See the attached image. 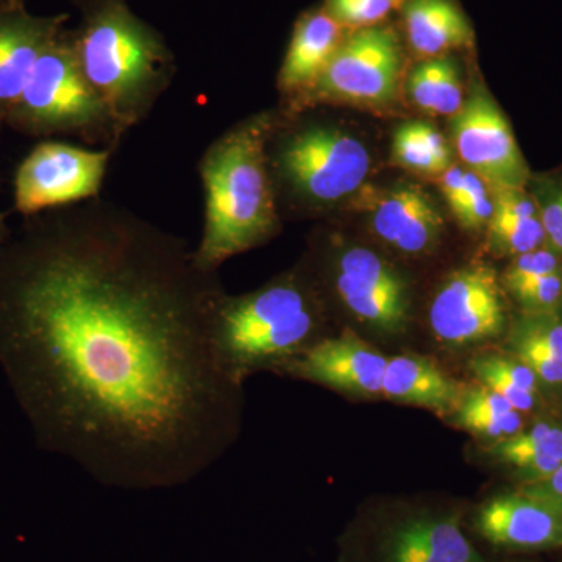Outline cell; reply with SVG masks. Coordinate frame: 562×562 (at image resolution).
Masks as SVG:
<instances>
[{"label": "cell", "mask_w": 562, "mask_h": 562, "mask_svg": "<svg viewBox=\"0 0 562 562\" xmlns=\"http://www.w3.org/2000/svg\"><path fill=\"white\" fill-rule=\"evenodd\" d=\"M394 157L405 168L414 171L439 173L446 172L441 162L422 146L417 136L414 135L412 124L406 122L394 135Z\"/></svg>", "instance_id": "cell-27"}, {"label": "cell", "mask_w": 562, "mask_h": 562, "mask_svg": "<svg viewBox=\"0 0 562 562\" xmlns=\"http://www.w3.org/2000/svg\"><path fill=\"white\" fill-rule=\"evenodd\" d=\"M522 492L549 503L562 513V464L546 479L536 480V482L528 484Z\"/></svg>", "instance_id": "cell-33"}, {"label": "cell", "mask_w": 562, "mask_h": 562, "mask_svg": "<svg viewBox=\"0 0 562 562\" xmlns=\"http://www.w3.org/2000/svg\"><path fill=\"white\" fill-rule=\"evenodd\" d=\"M401 11L409 47L427 60L472 46L471 21L454 0H405Z\"/></svg>", "instance_id": "cell-18"}, {"label": "cell", "mask_w": 562, "mask_h": 562, "mask_svg": "<svg viewBox=\"0 0 562 562\" xmlns=\"http://www.w3.org/2000/svg\"><path fill=\"white\" fill-rule=\"evenodd\" d=\"M333 281L355 316L383 331H401L408 321V292L402 277L379 255L351 247L336 258Z\"/></svg>", "instance_id": "cell-11"}, {"label": "cell", "mask_w": 562, "mask_h": 562, "mask_svg": "<svg viewBox=\"0 0 562 562\" xmlns=\"http://www.w3.org/2000/svg\"><path fill=\"white\" fill-rule=\"evenodd\" d=\"M382 394L392 401L436 412H454L464 390L435 362L416 355H403L387 358Z\"/></svg>", "instance_id": "cell-19"}, {"label": "cell", "mask_w": 562, "mask_h": 562, "mask_svg": "<svg viewBox=\"0 0 562 562\" xmlns=\"http://www.w3.org/2000/svg\"><path fill=\"white\" fill-rule=\"evenodd\" d=\"M509 349L522 364L527 366L536 379L549 384L562 383V357L553 351L530 346V344H509Z\"/></svg>", "instance_id": "cell-29"}, {"label": "cell", "mask_w": 562, "mask_h": 562, "mask_svg": "<svg viewBox=\"0 0 562 562\" xmlns=\"http://www.w3.org/2000/svg\"><path fill=\"white\" fill-rule=\"evenodd\" d=\"M271 116L261 114L225 132L199 161L205 225L194 257L203 271L268 241L279 227L276 188L268 161Z\"/></svg>", "instance_id": "cell-3"}, {"label": "cell", "mask_w": 562, "mask_h": 562, "mask_svg": "<svg viewBox=\"0 0 562 562\" xmlns=\"http://www.w3.org/2000/svg\"><path fill=\"white\" fill-rule=\"evenodd\" d=\"M473 528L484 541L506 549L562 547V513L525 492L484 503L473 516Z\"/></svg>", "instance_id": "cell-15"}, {"label": "cell", "mask_w": 562, "mask_h": 562, "mask_svg": "<svg viewBox=\"0 0 562 562\" xmlns=\"http://www.w3.org/2000/svg\"><path fill=\"white\" fill-rule=\"evenodd\" d=\"M409 124H412L414 135L420 140L422 146L430 151L443 168L449 169L452 166V154H450L449 146H447L441 133L432 128L427 122L412 121Z\"/></svg>", "instance_id": "cell-32"}, {"label": "cell", "mask_w": 562, "mask_h": 562, "mask_svg": "<svg viewBox=\"0 0 562 562\" xmlns=\"http://www.w3.org/2000/svg\"><path fill=\"white\" fill-rule=\"evenodd\" d=\"M11 233L13 231H11L9 222H7V214L0 211V249L9 241Z\"/></svg>", "instance_id": "cell-36"}, {"label": "cell", "mask_w": 562, "mask_h": 562, "mask_svg": "<svg viewBox=\"0 0 562 562\" xmlns=\"http://www.w3.org/2000/svg\"><path fill=\"white\" fill-rule=\"evenodd\" d=\"M458 154L472 172L497 188H522L527 180L519 146L491 95L475 90L452 120Z\"/></svg>", "instance_id": "cell-10"}, {"label": "cell", "mask_w": 562, "mask_h": 562, "mask_svg": "<svg viewBox=\"0 0 562 562\" xmlns=\"http://www.w3.org/2000/svg\"><path fill=\"white\" fill-rule=\"evenodd\" d=\"M509 344H530L562 357V321L549 313H528L509 333Z\"/></svg>", "instance_id": "cell-24"}, {"label": "cell", "mask_w": 562, "mask_h": 562, "mask_svg": "<svg viewBox=\"0 0 562 562\" xmlns=\"http://www.w3.org/2000/svg\"><path fill=\"white\" fill-rule=\"evenodd\" d=\"M408 92L422 110L443 116H454L464 103L460 72L449 55L420 63L409 76Z\"/></svg>", "instance_id": "cell-22"}, {"label": "cell", "mask_w": 562, "mask_h": 562, "mask_svg": "<svg viewBox=\"0 0 562 562\" xmlns=\"http://www.w3.org/2000/svg\"><path fill=\"white\" fill-rule=\"evenodd\" d=\"M505 305L497 277L486 266L454 272L432 299L430 324L450 346L490 341L505 327Z\"/></svg>", "instance_id": "cell-9"}, {"label": "cell", "mask_w": 562, "mask_h": 562, "mask_svg": "<svg viewBox=\"0 0 562 562\" xmlns=\"http://www.w3.org/2000/svg\"><path fill=\"white\" fill-rule=\"evenodd\" d=\"M516 301L527 310L528 313H549L560 302L562 294V276L560 272L539 279L520 281L509 284Z\"/></svg>", "instance_id": "cell-26"}, {"label": "cell", "mask_w": 562, "mask_h": 562, "mask_svg": "<svg viewBox=\"0 0 562 562\" xmlns=\"http://www.w3.org/2000/svg\"><path fill=\"white\" fill-rule=\"evenodd\" d=\"M387 358L353 333L319 339L280 372L351 394H382Z\"/></svg>", "instance_id": "cell-13"}, {"label": "cell", "mask_w": 562, "mask_h": 562, "mask_svg": "<svg viewBox=\"0 0 562 562\" xmlns=\"http://www.w3.org/2000/svg\"><path fill=\"white\" fill-rule=\"evenodd\" d=\"M368 562H490L469 541L460 514L416 513L373 536Z\"/></svg>", "instance_id": "cell-12"}, {"label": "cell", "mask_w": 562, "mask_h": 562, "mask_svg": "<svg viewBox=\"0 0 562 562\" xmlns=\"http://www.w3.org/2000/svg\"><path fill=\"white\" fill-rule=\"evenodd\" d=\"M471 369L479 380L494 376V379H501L503 382L512 383L519 390L532 392V394H535L536 386H538V379H536L535 373L517 358L483 355V357L473 358Z\"/></svg>", "instance_id": "cell-25"}, {"label": "cell", "mask_w": 562, "mask_h": 562, "mask_svg": "<svg viewBox=\"0 0 562 562\" xmlns=\"http://www.w3.org/2000/svg\"><path fill=\"white\" fill-rule=\"evenodd\" d=\"M68 20L66 13L40 16L27 10V3L0 2V124Z\"/></svg>", "instance_id": "cell-14"}, {"label": "cell", "mask_w": 562, "mask_h": 562, "mask_svg": "<svg viewBox=\"0 0 562 562\" xmlns=\"http://www.w3.org/2000/svg\"><path fill=\"white\" fill-rule=\"evenodd\" d=\"M457 420L465 430L486 436V438H495L498 441L522 430V417L519 412L505 414V416H457Z\"/></svg>", "instance_id": "cell-31"}, {"label": "cell", "mask_w": 562, "mask_h": 562, "mask_svg": "<svg viewBox=\"0 0 562 562\" xmlns=\"http://www.w3.org/2000/svg\"><path fill=\"white\" fill-rule=\"evenodd\" d=\"M113 149H85L61 140H44L14 173V210L24 217L94 201L101 195Z\"/></svg>", "instance_id": "cell-7"}, {"label": "cell", "mask_w": 562, "mask_h": 562, "mask_svg": "<svg viewBox=\"0 0 562 562\" xmlns=\"http://www.w3.org/2000/svg\"><path fill=\"white\" fill-rule=\"evenodd\" d=\"M541 221L546 238L562 251V190L554 192L549 202L543 205Z\"/></svg>", "instance_id": "cell-34"}, {"label": "cell", "mask_w": 562, "mask_h": 562, "mask_svg": "<svg viewBox=\"0 0 562 562\" xmlns=\"http://www.w3.org/2000/svg\"><path fill=\"white\" fill-rule=\"evenodd\" d=\"M442 194L452 209L454 216H460L462 206H464L465 192H468V184H465V172L460 168L450 166L442 177Z\"/></svg>", "instance_id": "cell-35"}, {"label": "cell", "mask_w": 562, "mask_h": 562, "mask_svg": "<svg viewBox=\"0 0 562 562\" xmlns=\"http://www.w3.org/2000/svg\"><path fill=\"white\" fill-rule=\"evenodd\" d=\"M3 124L29 138L72 135L116 150L121 136L81 72L70 31L52 41Z\"/></svg>", "instance_id": "cell-5"}, {"label": "cell", "mask_w": 562, "mask_h": 562, "mask_svg": "<svg viewBox=\"0 0 562 562\" xmlns=\"http://www.w3.org/2000/svg\"><path fill=\"white\" fill-rule=\"evenodd\" d=\"M403 52L387 25L347 32L319 79L306 92L364 103H386L397 92Z\"/></svg>", "instance_id": "cell-8"}, {"label": "cell", "mask_w": 562, "mask_h": 562, "mask_svg": "<svg viewBox=\"0 0 562 562\" xmlns=\"http://www.w3.org/2000/svg\"><path fill=\"white\" fill-rule=\"evenodd\" d=\"M405 0H325L324 10L347 32L375 27L394 11H401Z\"/></svg>", "instance_id": "cell-23"}, {"label": "cell", "mask_w": 562, "mask_h": 562, "mask_svg": "<svg viewBox=\"0 0 562 562\" xmlns=\"http://www.w3.org/2000/svg\"><path fill=\"white\" fill-rule=\"evenodd\" d=\"M77 7L80 22L70 31L77 60L124 138L171 88L176 55L128 0H77Z\"/></svg>", "instance_id": "cell-2"}, {"label": "cell", "mask_w": 562, "mask_h": 562, "mask_svg": "<svg viewBox=\"0 0 562 562\" xmlns=\"http://www.w3.org/2000/svg\"><path fill=\"white\" fill-rule=\"evenodd\" d=\"M194 249L117 203L36 216L0 249V368L36 446L125 491L172 490L236 438L241 383Z\"/></svg>", "instance_id": "cell-1"}, {"label": "cell", "mask_w": 562, "mask_h": 562, "mask_svg": "<svg viewBox=\"0 0 562 562\" xmlns=\"http://www.w3.org/2000/svg\"><path fill=\"white\" fill-rule=\"evenodd\" d=\"M442 216L416 184L387 192L372 211V227L384 243L405 254H422L438 241Z\"/></svg>", "instance_id": "cell-16"}, {"label": "cell", "mask_w": 562, "mask_h": 562, "mask_svg": "<svg viewBox=\"0 0 562 562\" xmlns=\"http://www.w3.org/2000/svg\"><path fill=\"white\" fill-rule=\"evenodd\" d=\"M490 452L536 482L546 479L562 464V428L549 422H539L530 430H520L502 439Z\"/></svg>", "instance_id": "cell-21"}, {"label": "cell", "mask_w": 562, "mask_h": 562, "mask_svg": "<svg viewBox=\"0 0 562 562\" xmlns=\"http://www.w3.org/2000/svg\"><path fill=\"white\" fill-rule=\"evenodd\" d=\"M554 272H560L557 255L550 250L536 249L516 257V260L506 269L505 284L509 286V284L539 279Z\"/></svg>", "instance_id": "cell-30"}, {"label": "cell", "mask_w": 562, "mask_h": 562, "mask_svg": "<svg viewBox=\"0 0 562 562\" xmlns=\"http://www.w3.org/2000/svg\"><path fill=\"white\" fill-rule=\"evenodd\" d=\"M0 2H20V3H27L29 0H0Z\"/></svg>", "instance_id": "cell-37"}, {"label": "cell", "mask_w": 562, "mask_h": 562, "mask_svg": "<svg viewBox=\"0 0 562 562\" xmlns=\"http://www.w3.org/2000/svg\"><path fill=\"white\" fill-rule=\"evenodd\" d=\"M319 316L312 295L286 277L244 295L224 294L214 313V346L235 382L261 368L280 371L316 339Z\"/></svg>", "instance_id": "cell-4"}, {"label": "cell", "mask_w": 562, "mask_h": 562, "mask_svg": "<svg viewBox=\"0 0 562 562\" xmlns=\"http://www.w3.org/2000/svg\"><path fill=\"white\" fill-rule=\"evenodd\" d=\"M492 202L494 213L487 224L491 246L516 257L539 249L546 232L535 202L520 188H497Z\"/></svg>", "instance_id": "cell-20"}, {"label": "cell", "mask_w": 562, "mask_h": 562, "mask_svg": "<svg viewBox=\"0 0 562 562\" xmlns=\"http://www.w3.org/2000/svg\"><path fill=\"white\" fill-rule=\"evenodd\" d=\"M465 184H468V192H465L464 206L458 221L461 222L462 227L479 231L484 224H490L494 213V202L487 194L484 180L475 172H465Z\"/></svg>", "instance_id": "cell-28"}, {"label": "cell", "mask_w": 562, "mask_h": 562, "mask_svg": "<svg viewBox=\"0 0 562 562\" xmlns=\"http://www.w3.org/2000/svg\"><path fill=\"white\" fill-rule=\"evenodd\" d=\"M347 31L324 9L306 11L294 25L279 83L286 94L306 92L341 46Z\"/></svg>", "instance_id": "cell-17"}, {"label": "cell", "mask_w": 562, "mask_h": 562, "mask_svg": "<svg viewBox=\"0 0 562 562\" xmlns=\"http://www.w3.org/2000/svg\"><path fill=\"white\" fill-rule=\"evenodd\" d=\"M268 140L271 177L292 199L306 205H328L361 187L369 172L368 150L349 133L306 122Z\"/></svg>", "instance_id": "cell-6"}]
</instances>
